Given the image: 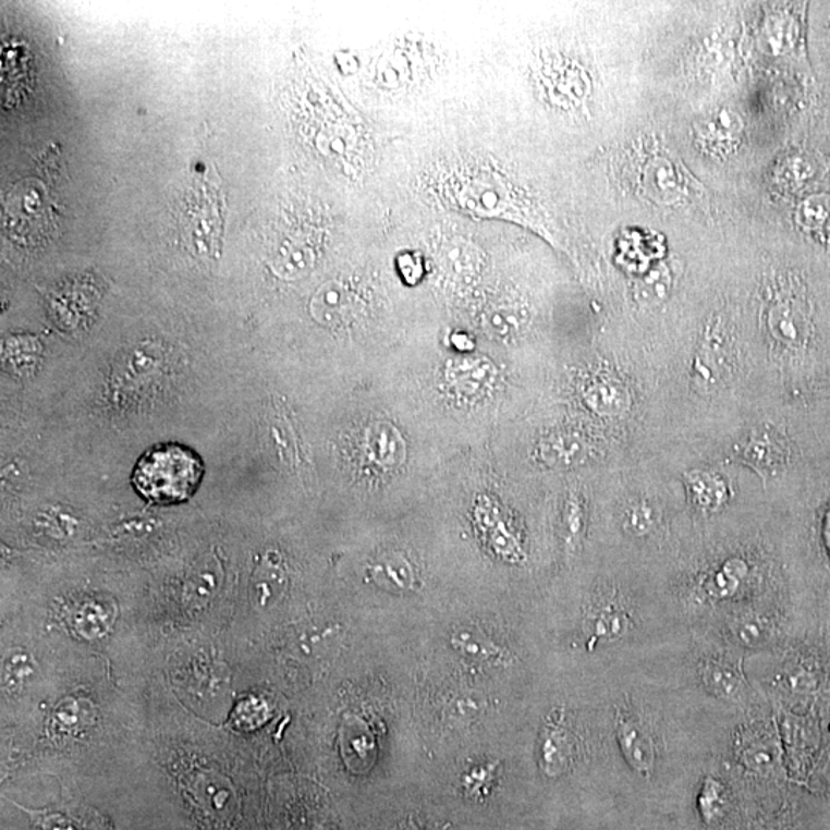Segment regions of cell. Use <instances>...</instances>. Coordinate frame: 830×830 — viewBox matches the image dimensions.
I'll list each match as a JSON object with an SVG mask.
<instances>
[{"instance_id":"obj_1","label":"cell","mask_w":830,"mask_h":830,"mask_svg":"<svg viewBox=\"0 0 830 830\" xmlns=\"http://www.w3.org/2000/svg\"><path fill=\"white\" fill-rule=\"evenodd\" d=\"M204 463L191 448L162 443L138 459L133 485L145 500L155 504L186 502L199 489Z\"/></svg>"},{"instance_id":"obj_2","label":"cell","mask_w":830,"mask_h":830,"mask_svg":"<svg viewBox=\"0 0 830 830\" xmlns=\"http://www.w3.org/2000/svg\"><path fill=\"white\" fill-rule=\"evenodd\" d=\"M727 332L720 327L708 328L697 358H695V379L700 387H713L723 379L729 362Z\"/></svg>"},{"instance_id":"obj_3","label":"cell","mask_w":830,"mask_h":830,"mask_svg":"<svg viewBox=\"0 0 830 830\" xmlns=\"http://www.w3.org/2000/svg\"><path fill=\"white\" fill-rule=\"evenodd\" d=\"M617 740L622 747L624 758L632 768L637 772L645 773V776L654 772L656 747H654L648 731L638 721L631 720V718H624L620 721L619 728H617Z\"/></svg>"},{"instance_id":"obj_4","label":"cell","mask_w":830,"mask_h":830,"mask_svg":"<svg viewBox=\"0 0 830 830\" xmlns=\"http://www.w3.org/2000/svg\"><path fill=\"white\" fill-rule=\"evenodd\" d=\"M354 308L353 293L340 282H329L321 286L312 303L314 319L324 325L343 324L353 316Z\"/></svg>"},{"instance_id":"obj_5","label":"cell","mask_w":830,"mask_h":830,"mask_svg":"<svg viewBox=\"0 0 830 830\" xmlns=\"http://www.w3.org/2000/svg\"><path fill=\"white\" fill-rule=\"evenodd\" d=\"M743 459L762 477L772 476L786 460V452L776 436L757 431L747 439L742 448Z\"/></svg>"},{"instance_id":"obj_6","label":"cell","mask_w":830,"mask_h":830,"mask_svg":"<svg viewBox=\"0 0 830 830\" xmlns=\"http://www.w3.org/2000/svg\"><path fill=\"white\" fill-rule=\"evenodd\" d=\"M540 459L551 466L578 465L589 454L588 441L578 434L562 432L541 441Z\"/></svg>"},{"instance_id":"obj_7","label":"cell","mask_w":830,"mask_h":830,"mask_svg":"<svg viewBox=\"0 0 830 830\" xmlns=\"http://www.w3.org/2000/svg\"><path fill=\"white\" fill-rule=\"evenodd\" d=\"M742 133L739 115L729 110L721 111L706 122L700 131V138L706 148L712 151H728V148L734 147Z\"/></svg>"},{"instance_id":"obj_8","label":"cell","mask_w":830,"mask_h":830,"mask_svg":"<svg viewBox=\"0 0 830 830\" xmlns=\"http://www.w3.org/2000/svg\"><path fill=\"white\" fill-rule=\"evenodd\" d=\"M687 486L692 502L703 511H716L727 503V485L716 474L692 473L687 477Z\"/></svg>"},{"instance_id":"obj_9","label":"cell","mask_w":830,"mask_h":830,"mask_svg":"<svg viewBox=\"0 0 830 830\" xmlns=\"http://www.w3.org/2000/svg\"><path fill=\"white\" fill-rule=\"evenodd\" d=\"M672 286V272L667 267L654 269L637 285L635 295L642 303H656L663 301Z\"/></svg>"},{"instance_id":"obj_10","label":"cell","mask_w":830,"mask_h":830,"mask_svg":"<svg viewBox=\"0 0 830 830\" xmlns=\"http://www.w3.org/2000/svg\"><path fill=\"white\" fill-rule=\"evenodd\" d=\"M703 680L713 694L721 695V697H734L740 691L739 675L734 674L731 669L720 667V664L712 663L705 667Z\"/></svg>"},{"instance_id":"obj_11","label":"cell","mask_w":830,"mask_h":830,"mask_svg":"<svg viewBox=\"0 0 830 830\" xmlns=\"http://www.w3.org/2000/svg\"><path fill=\"white\" fill-rule=\"evenodd\" d=\"M567 757H570V740L562 729H551L549 735H546L544 744L546 765L551 766L549 770L560 769L563 762H567Z\"/></svg>"},{"instance_id":"obj_12","label":"cell","mask_w":830,"mask_h":830,"mask_svg":"<svg viewBox=\"0 0 830 830\" xmlns=\"http://www.w3.org/2000/svg\"><path fill=\"white\" fill-rule=\"evenodd\" d=\"M314 256L312 249L301 246V248H291L282 260L279 261L280 274L288 277H298L305 274L313 268Z\"/></svg>"},{"instance_id":"obj_13","label":"cell","mask_w":830,"mask_h":830,"mask_svg":"<svg viewBox=\"0 0 830 830\" xmlns=\"http://www.w3.org/2000/svg\"><path fill=\"white\" fill-rule=\"evenodd\" d=\"M654 522L656 518H654L652 508L645 502L632 504L624 515V528L634 536L648 534L652 529Z\"/></svg>"},{"instance_id":"obj_14","label":"cell","mask_w":830,"mask_h":830,"mask_svg":"<svg viewBox=\"0 0 830 830\" xmlns=\"http://www.w3.org/2000/svg\"><path fill=\"white\" fill-rule=\"evenodd\" d=\"M33 820L36 822L37 830H91L87 826H82V821L77 818L70 817V815L61 813H33Z\"/></svg>"},{"instance_id":"obj_15","label":"cell","mask_w":830,"mask_h":830,"mask_svg":"<svg viewBox=\"0 0 830 830\" xmlns=\"http://www.w3.org/2000/svg\"><path fill=\"white\" fill-rule=\"evenodd\" d=\"M721 792H723V789H721V784H718L716 780H706L700 798L703 815H705L706 818H713V815L717 813V803L718 805H723Z\"/></svg>"}]
</instances>
